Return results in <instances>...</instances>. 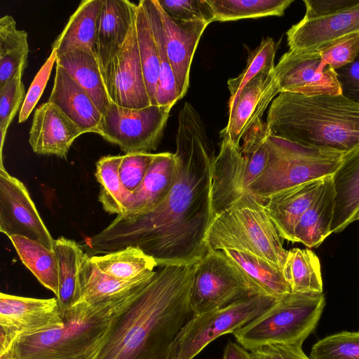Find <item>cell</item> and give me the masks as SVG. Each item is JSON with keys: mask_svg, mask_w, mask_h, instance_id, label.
<instances>
[{"mask_svg": "<svg viewBox=\"0 0 359 359\" xmlns=\"http://www.w3.org/2000/svg\"><path fill=\"white\" fill-rule=\"evenodd\" d=\"M175 140L177 172L166 198L148 213L118 215L86 240L90 256L134 246L159 266L193 265L209 251L205 238L214 219L211 186L215 150L201 116L189 102L179 112Z\"/></svg>", "mask_w": 359, "mask_h": 359, "instance_id": "6da1fadb", "label": "cell"}, {"mask_svg": "<svg viewBox=\"0 0 359 359\" xmlns=\"http://www.w3.org/2000/svg\"><path fill=\"white\" fill-rule=\"evenodd\" d=\"M195 265L158 266L113 316L94 359H168L175 337L193 316Z\"/></svg>", "mask_w": 359, "mask_h": 359, "instance_id": "7a4b0ae2", "label": "cell"}, {"mask_svg": "<svg viewBox=\"0 0 359 359\" xmlns=\"http://www.w3.org/2000/svg\"><path fill=\"white\" fill-rule=\"evenodd\" d=\"M266 123L271 135L309 147L345 154L359 146V102L343 94L280 93Z\"/></svg>", "mask_w": 359, "mask_h": 359, "instance_id": "3957f363", "label": "cell"}, {"mask_svg": "<svg viewBox=\"0 0 359 359\" xmlns=\"http://www.w3.org/2000/svg\"><path fill=\"white\" fill-rule=\"evenodd\" d=\"M123 306L79 302L61 312L62 327L19 337L0 359H94L111 318Z\"/></svg>", "mask_w": 359, "mask_h": 359, "instance_id": "277c9868", "label": "cell"}, {"mask_svg": "<svg viewBox=\"0 0 359 359\" xmlns=\"http://www.w3.org/2000/svg\"><path fill=\"white\" fill-rule=\"evenodd\" d=\"M205 242L209 250L228 248L250 252L282 271L288 251L264 204L248 191L214 217Z\"/></svg>", "mask_w": 359, "mask_h": 359, "instance_id": "5b68a950", "label": "cell"}, {"mask_svg": "<svg viewBox=\"0 0 359 359\" xmlns=\"http://www.w3.org/2000/svg\"><path fill=\"white\" fill-rule=\"evenodd\" d=\"M269 156L262 173L248 191L264 204L271 195L307 182L332 175L344 153L301 144L269 133Z\"/></svg>", "mask_w": 359, "mask_h": 359, "instance_id": "8992f818", "label": "cell"}, {"mask_svg": "<svg viewBox=\"0 0 359 359\" xmlns=\"http://www.w3.org/2000/svg\"><path fill=\"white\" fill-rule=\"evenodd\" d=\"M325 306L323 293L291 292L233 334L250 351L269 344L302 346L315 330Z\"/></svg>", "mask_w": 359, "mask_h": 359, "instance_id": "52a82bcc", "label": "cell"}, {"mask_svg": "<svg viewBox=\"0 0 359 359\" xmlns=\"http://www.w3.org/2000/svg\"><path fill=\"white\" fill-rule=\"evenodd\" d=\"M277 301L273 297L254 294L224 307L194 315L175 337L168 359H194L212 341L223 334H233Z\"/></svg>", "mask_w": 359, "mask_h": 359, "instance_id": "ba28073f", "label": "cell"}, {"mask_svg": "<svg viewBox=\"0 0 359 359\" xmlns=\"http://www.w3.org/2000/svg\"><path fill=\"white\" fill-rule=\"evenodd\" d=\"M260 294L237 265L222 250H209L195 265L190 294L194 315L224 307Z\"/></svg>", "mask_w": 359, "mask_h": 359, "instance_id": "9c48e42d", "label": "cell"}, {"mask_svg": "<svg viewBox=\"0 0 359 359\" xmlns=\"http://www.w3.org/2000/svg\"><path fill=\"white\" fill-rule=\"evenodd\" d=\"M171 109L159 105L131 109L111 101L97 133L126 154L150 153L161 141Z\"/></svg>", "mask_w": 359, "mask_h": 359, "instance_id": "30bf717a", "label": "cell"}, {"mask_svg": "<svg viewBox=\"0 0 359 359\" xmlns=\"http://www.w3.org/2000/svg\"><path fill=\"white\" fill-rule=\"evenodd\" d=\"M56 297L36 299L0 294V355L8 352L20 336L62 327Z\"/></svg>", "mask_w": 359, "mask_h": 359, "instance_id": "8fae6325", "label": "cell"}, {"mask_svg": "<svg viewBox=\"0 0 359 359\" xmlns=\"http://www.w3.org/2000/svg\"><path fill=\"white\" fill-rule=\"evenodd\" d=\"M0 231L8 237L22 236L54 248L53 239L25 184L0 166Z\"/></svg>", "mask_w": 359, "mask_h": 359, "instance_id": "7c38bea8", "label": "cell"}, {"mask_svg": "<svg viewBox=\"0 0 359 359\" xmlns=\"http://www.w3.org/2000/svg\"><path fill=\"white\" fill-rule=\"evenodd\" d=\"M274 74L280 93L306 96L342 94L336 71L323 65L319 51L289 50L275 66Z\"/></svg>", "mask_w": 359, "mask_h": 359, "instance_id": "4fadbf2b", "label": "cell"}, {"mask_svg": "<svg viewBox=\"0 0 359 359\" xmlns=\"http://www.w3.org/2000/svg\"><path fill=\"white\" fill-rule=\"evenodd\" d=\"M137 4L128 0H102L96 35V58L108 94L116 60L134 22Z\"/></svg>", "mask_w": 359, "mask_h": 359, "instance_id": "5bb4252c", "label": "cell"}, {"mask_svg": "<svg viewBox=\"0 0 359 359\" xmlns=\"http://www.w3.org/2000/svg\"><path fill=\"white\" fill-rule=\"evenodd\" d=\"M274 68L261 72L242 90L233 108L229 111L226 127L219 133L222 140L241 147L240 142L245 134L258 120L262 119L271 102L280 93Z\"/></svg>", "mask_w": 359, "mask_h": 359, "instance_id": "9a60e30c", "label": "cell"}, {"mask_svg": "<svg viewBox=\"0 0 359 359\" xmlns=\"http://www.w3.org/2000/svg\"><path fill=\"white\" fill-rule=\"evenodd\" d=\"M354 33H359V3L329 15L303 18L286 34L289 50L310 53Z\"/></svg>", "mask_w": 359, "mask_h": 359, "instance_id": "2e32d148", "label": "cell"}, {"mask_svg": "<svg viewBox=\"0 0 359 359\" xmlns=\"http://www.w3.org/2000/svg\"><path fill=\"white\" fill-rule=\"evenodd\" d=\"M253 182L241 147L222 140L212 171L211 201L214 217L248 191Z\"/></svg>", "mask_w": 359, "mask_h": 359, "instance_id": "e0dca14e", "label": "cell"}, {"mask_svg": "<svg viewBox=\"0 0 359 359\" xmlns=\"http://www.w3.org/2000/svg\"><path fill=\"white\" fill-rule=\"evenodd\" d=\"M154 271L145 272L130 280L117 279L100 270L90 255L84 252L80 265V302L100 307H122L147 283Z\"/></svg>", "mask_w": 359, "mask_h": 359, "instance_id": "ac0fdd59", "label": "cell"}, {"mask_svg": "<svg viewBox=\"0 0 359 359\" xmlns=\"http://www.w3.org/2000/svg\"><path fill=\"white\" fill-rule=\"evenodd\" d=\"M159 9L165 46L175 77L180 99H182L189 86L190 69L194 53L203 32L210 23L203 20H176L170 17L160 4Z\"/></svg>", "mask_w": 359, "mask_h": 359, "instance_id": "d6986e66", "label": "cell"}, {"mask_svg": "<svg viewBox=\"0 0 359 359\" xmlns=\"http://www.w3.org/2000/svg\"><path fill=\"white\" fill-rule=\"evenodd\" d=\"M109 96L123 107L141 109L151 105L136 36L135 20L114 65Z\"/></svg>", "mask_w": 359, "mask_h": 359, "instance_id": "ffe728a7", "label": "cell"}, {"mask_svg": "<svg viewBox=\"0 0 359 359\" xmlns=\"http://www.w3.org/2000/svg\"><path fill=\"white\" fill-rule=\"evenodd\" d=\"M83 134L80 128L53 104H41L34 114L29 143L38 154L66 158L74 140Z\"/></svg>", "mask_w": 359, "mask_h": 359, "instance_id": "44dd1931", "label": "cell"}, {"mask_svg": "<svg viewBox=\"0 0 359 359\" xmlns=\"http://www.w3.org/2000/svg\"><path fill=\"white\" fill-rule=\"evenodd\" d=\"M177 172L175 154H156L140 186L128 197L121 215L148 213L161 204L170 193Z\"/></svg>", "mask_w": 359, "mask_h": 359, "instance_id": "7402d4cb", "label": "cell"}, {"mask_svg": "<svg viewBox=\"0 0 359 359\" xmlns=\"http://www.w3.org/2000/svg\"><path fill=\"white\" fill-rule=\"evenodd\" d=\"M48 102L60 109L83 133H97L102 114L73 76L57 64Z\"/></svg>", "mask_w": 359, "mask_h": 359, "instance_id": "603a6c76", "label": "cell"}, {"mask_svg": "<svg viewBox=\"0 0 359 359\" xmlns=\"http://www.w3.org/2000/svg\"><path fill=\"white\" fill-rule=\"evenodd\" d=\"M325 178L285 189L266 199L264 206L280 238L294 243V228L318 196Z\"/></svg>", "mask_w": 359, "mask_h": 359, "instance_id": "cb8c5ba5", "label": "cell"}, {"mask_svg": "<svg viewBox=\"0 0 359 359\" xmlns=\"http://www.w3.org/2000/svg\"><path fill=\"white\" fill-rule=\"evenodd\" d=\"M332 179L336 196L331 233H339L359 210V146L344 154Z\"/></svg>", "mask_w": 359, "mask_h": 359, "instance_id": "d4e9b609", "label": "cell"}, {"mask_svg": "<svg viewBox=\"0 0 359 359\" xmlns=\"http://www.w3.org/2000/svg\"><path fill=\"white\" fill-rule=\"evenodd\" d=\"M102 0H83L71 15L52 45L57 56L74 49H84L96 56V35Z\"/></svg>", "mask_w": 359, "mask_h": 359, "instance_id": "484cf974", "label": "cell"}, {"mask_svg": "<svg viewBox=\"0 0 359 359\" xmlns=\"http://www.w3.org/2000/svg\"><path fill=\"white\" fill-rule=\"evenodd\" d=\"M335 196L332 175L326 177L318 196L294 228V243L315 248L332 233Z\"/></svg>", "mask_w": 359, "mask_h": 359, "instance_id": "4316f807", "label": "cell"}, {"mask_svg": "<svg viewBox=\"0 0 359 359\" xmlns=\"http://www.w3.org/2000/svg\"><path fill=\"white\" fill-rule=\"evenodd\" d=\"M65 68L88 94L104 115L111 102L96 56L84 49H74L57 56Z\"/></svg>", "mask_w": 359, "mask_h": 359, "instance_id": "83f0119b", "label": "cell"}, {"mask_svg": "<svg viewBox=\"0 0 359 359\" xmlns=\"http://www.w3.org/2000/svg\"><path fill=\"white\" fill-rule=\"evenodd\" d=\"M222 251L242 271L258 294L280 299L292 292L282 271L252 253L224 249Z\"/></svg>", "mask_w": 359, "mask_h": 359, "instance_id": "f1b7e54d", "label": "cell"}, {"mask_svg": "<svg viewBox=\"0 0 359 359\" xmlns=\"http://www.w3.org/2000/svg\"><path fill=\"white\" fill-rule=\"evenodd\" d=\"M53 250L57 261L58 293L56 298L60 311L75 306L81 301L80 265L84 253L74 241L60 236Z\"/></svg>", "mask_w": 359, "mask_h": 359, "instance_id": "f546056e", "label": "cell"}, {"mask_svg": "<svg viewBox=\"0 0 359 359\" xmlns=\"http://www.w3.org/2000/svg\"><path fill=\"white\" fill-rule=\"evenodd\" d=\"M20 260L39 283L58 293L57 261L54 250L22 236L8 237Z\"/></svg>", "mask_w": 359, "mask_h": 359, "instance_id": "4dcf8cb0", "label": "cell"}, {"mask_svg": "<svg viewBox=\"0 0 359 359\" xmlns=\"http://www.w3.org/2000/svg\"><path fill=\"white\" fill-rule=\"evenodd\" d=\"M283 273L292 293H323L320 260L311 250H288Z\"/></svg>", "mask_w": 359, "mask_h": 359, "instance_id": "1f68e13d", "label": "cell"}, {"mask_svg": "<svg viewBox=\"0 0 359 359\" xmlns=\"http://www.w3.org/2000/svg\"><path fill=\"white\" fill-rule=\"evenodd\" d=\"M140 1L149 20L159 54L160 67L156 87V103L159 106L172 107L180 99L174 72L165 46L159 4L158 0Z\"/></svg>", "mask_w": 359, "mask_h": 359, "instance_id": "d6a6232c", "label": "cell"}, {"mask_svg": "<svg viewBox=\"0 0 359 359\" xmlns=\"http://www.w3.org/2000/svg\"><path fill=\"white\" fill-rule=\"evenodd\" d=\"M27 32L18 29L9 15L0 18V87L11 79L21 67L27 66Z\"/></svg>", "mask_w": 359, "mask_h": 359, "instance_id": "836d02e7", "label": "cell"}, {"mask_svg": "<svg viewBox=\"0 0 359 359\" xmlns=\"http://www.w3.org/2000/svg\"><path fill=\"white\" fill-rule=\"evenodd\" d=\"M90 257L102 272L121 280L133 279L145 272L154 271L158 266L151 257L134 246Z\"/></svg>", "mask_w": 359, "mask_h": 359, "instance_id": "e575fe53", "label": "cell"}, {"mask_svg": "<svg viewBox=\"0 0 359 359\" xmlns=\"http://www.w3.org/2000/svg\"><path fill=\"white\" fill-rule=\"evenodd\" d=\"M135 27L140 58L151 105H157L156 95L160 60L157 44L141 1L137 4Z\"/></svg>", "mask_w": 359, "mask_h": 359, "instance_id": "d590c367", "label": "cell"}, {"mask_svg": "<svg viewBox=\"0 0 359 359\" xmlns=\"http://www.w3.org/2000/svg\"><path fill=\"white\" fill-rule=\"evenodd\" d=\"M123 156H105L96 163L95 177L100 185L99 201L109 214L121 215L130 192L126 189L119 177Z\"/></svg>", "mask_w": 359, "mask_h": 359, "instance_id": "8d00e7d4", "label": "cell"}, {"mask_svg": "<svg viewBox=\"0 0 359 359\" xmlns=\"http://www.w3.org/2000/svg\"><path fill=\"white\" fill-rule=\"evenodd\" d=\"M293 0H208L215 21L282 16Z\"/></svg>", "mask_w": 359, "mask_h": 359, "instance_id": "74e56055", "label": "cell"}, {"mask_svg": "<svg viewBox=\"0 0 359 359\" xmlns=\"http://www.w3.org/2000/svg\"><path fill=\"white\" fill-rule=\"evenodd\" d=\"M276 48L277 46L272 38L264 39L250 53L243 72L236 77L227 81L230 93L229 111L233 108L242 90L254 77L266 69L275 67Z\"/></svg>", "mask_w": 359, "mask_h": 359, "instance_id": "f35d334b", "label": "cell"}, {"mask_svg": "<svg viewBox=\"0 0 359 359\" xmlns=\"http://www.w3.org/2000/svg\"><path fill=\"white\" fill-rule=\"evenodd\" d=\"M26 67L21 66L14 76L0 87L1 159L8 128L25 98L22 76Z\"/></svg>", "mask_w": 359, "mask_h": 359, "instance_id": "ab89813d", "label": "cell"}, {"mask_svg": "<svg viewBox=\"0 0 359 359\" xmlns=\"http://www.w3.org/2000/svg\"><path fill=\"white\" fill-rule=\"evenodd\" d=\"M311 359H359V332L344 331L318 341Z\"/></svg>", "mask_w": 359, "mask_h": 359, "instance_id": "60d3db41", "label": "cell"}, {"mask_svg": "<svg viewBox=\"0 0 359 359\" xmlns=\"http://www.w3.org/2000/svg\"><path fill=\"white\" fill-rule=\"evenodd\" d=\"M323 65L337 70L353 62L359 55V33L339 39L320 49Z\"/></svg>", "mask_w": 359, "mask_h": 359, "instance_id": "b9f144b4", "label": "cell"}, {"mask_svg": "<svg viewBox=\"0 0 359 359\" xmlns=\"http://www.w3.org/2000/svg\"><path fill=\"white\" fill-rule=\"evenodd\" d=\"M161 8L172 18L184 21L215 22L208 0H158Z\"/></svg>", "mask_w": 359, "mask_h": 359, "instance_id": "7bdbcfd3", "label": "cell"}, {"mask_svg": "<svg viewBox=\"0 0 359 359\" xmlns=\"http://www.w3.org/2000/svg\"><path fill=\"white\" fill-rule=\"evenodd\" d=\"M156 154L131 152L123 155L119 177L126 190L132 193L142 183Z\"/></svg>", "mask_w": 359, "mask_h": 359, "instance_id": "ee69618b", "label": "cell"}, {"mask_svg": "<svg viewBox=\"0 0 359 359\" xmlns=\"http://www.w3.org/2000/svg\"><path fill=\"white\" fill-rule=\"evenodd\" d=\"M57 58L55 50H52L50 55L41 66L33 79L25 100L20 108L18 122H25L33 111L48 81L52 69Z\"/></svg>", "mask_w": 359, "mask_h": 359, "instance_id": "f6af8a7d", "label": "cell"}, {"mask_svg": "<svg viewBox=\"0 0 359 359\" xmlns=\"http://www.w3.org/2000/svg\"><path fill=\"white\" fill-rule=\"evenodd\" d=\"M250 359H310L302 346L287 344H269L250 353Z\"/></svg>", "mask_w": 359, "mask_h": 359, "instance_id": "bcb514c9", "label": "cell"}, {"mask_svg": "<svg viewBox=\"0 0 359 359\" xmlns=\"http://www.w3.org/2000/svg\"><path fill=\"white\" fill-rule=\"evenodd\" d=\"M306 7L304 18H316L329 15L350 8L359 0H304Z\"/></svg>", "mask_w": 359, "mask_h": 359, "instance_id": "7dc6e473", "label": "cell"}, {"mask_svg": "<svg viewBox=\"0 0 359 359\" xmlns=\"http://www.w3.org/2000/svg\"><path fill=\"white\" fill-rule=\"evenodd\" d=\"M342 94L359 102V55L355 60L336 70Z\"/></svg>", "mask_w": 359, "mask_h": 359, "instance_id": "c3c4849f", "label": "cell"}, {"mask_svg": "<svg viewBox=\"0 0 359 359\" xmlns=\"http://www.w3.org/2000/svg\"><path fill=\"white\" fill-rule=\"evenodd\" d=\"M222 359H250V355L238 343L229 341L224 348Z\"/></svg>", "mask_w": 359, "mask_h": 359, "instance_id": "681fc988", "label": "cell"}, {"mask_svg": "<svg viewBox=\"0 0 359 359\" xmlns=\"http://www.w3.org/2000/svg\"><path fill=\"white\" fill-rule=\"evenodd\" d=\"M359 220V210L354 217L353 222Z\"/></svg>", "mask_w": 359, "mask_h": 359, "instance_id": "f907efd6", "label": "cell"}]
</instances>
